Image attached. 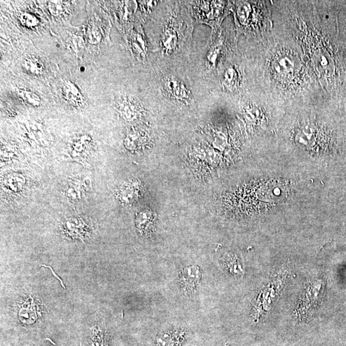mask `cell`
<instances>
[{"mask_svg":"<svg viewBox=\"0 0 346 346\" xmlns=\"http://www.w3.org/2000/svg\"><path fill=\"white\" fill-rule=\"evenodd\" d=\"M225 3L222 1L193 2L192 14L199 24L209 25L215 30L225 13Z\"/></svg>","mask_w":346,"mask_h":346,"instance_id":"1","label":"cell"},{"mask_svg":"<svg viewBox=\"0 0 346 346\" xmlns=\"http://www.w3.org/2000/svg\"><path fill=\"white\" fill-rule=\"evenodd\" d=\"M163 84L164 90L171 99L186 105L193 103V95L182 80L170 76L164 79Z\"/></svg>","mask_w":346,"mask_h":346,"instance_id":"2","label":"cell"},{"mask_svg":"<svg viewBox=\"0 0 346 346\" xmlns=\"http://www.w3.org/2000/svg\"><path fill=\"white\" fill-rule=\"evenodd\" d=\"M160 40V47L164 54L169 55L178 51L181 46V35L178 27L171 21L163 30Z\"/></svg>","mask_w":346,"mask_h":346,"instance_id":"3","label":"cell"},{"mask_svg":"<svg viewBox=\"0 0 346 346\" xmlns=\"http://www.w3.org/2000/svg\"><path fill=\"white\" fill-rule=\"evenodd\" d=\"M117 105L119 112L126 120H137L143 115V106L135 98L130 96L121 97Z\"/></svg>","mask_w":346,"mask_h":346,"instance_id":"4","label":"cell"},{"mask_svg":"<svg viewBox=\"0 0 346 346\" xmlns=\"http://www.w3.org/2000/svg\"><path fill=\"white\" fill-rule=\"evenodd\" d=\"M201 279V272L199 267L190 266L186 267L181 272V286L187 293L193 294L198 289Z\"/></svg>","mask_w":346,"mask_h":346,"instance_id":"5","label":"cell"},{"mask_svg":"<svg viewBox=\"0 0 346 346\" xmlns=\"http://www.w3.org/2000/svg\"><path fill=\"white\" fill-rule=\"evenodd\" d=\"M62 94L65 101L73 107H79L83 105L82 95L77 86L70 81H65L63 84Z\"/></svg>","mask_w":346,"mask_h":346,"instance_id":"6","label":"cell"},{"mask_svg":"<svg viewBox=\"0 0 346 346\" xmlns=\"http://www.w3.org/2000/svg\"><path fill=\"white\" fill-rule=\"evenodd\" d=\"M130 46L133 54L141 59H145L148 51V45L142 32L135 33L131 37Z\"/></svg>","mask_w":346,"mask_h":346,"instance_id":"7","label":"cell"},{"mask_svg":"<svg viewBox=\"0 0 346 346\" xmlns=\"http://www.w3.org/2000/svg\"><path fill=\"white\" fill-rule=\"evenodd\" d=\"M24 66L28 73L34 75L41 74L44 69V65L41 61L34 57L29 58L25 60Z\"/></svg>","mask_w":346,"mask_h":346,"instance_id":"8","label":"cell"},{"mask_svg":"<svg viewBox=\"0 0 346 346\" xmlns=\"http://www.w3.org/2000/svg\"><path fill=\"white\" fill-rule=\"evenodd\" d=\"M222 82H223L224 87L228 88V89H235L238 85L239 82V76L236 69L230 67L227 70L224 72Z\"/></svg>","mask_w":346,"mask_h":346,"instance_id":"9","label":"cell"},{"mask_svg":"<svg viewBox=\"0 0 346 346\" xmlns=\"http://www.w3.org/2000/svg\"><path fill=\"white\" fill-rule=\"evenodd\" d=\"M17 95L25 103L32 106H39L40 100L39 97L32 92V90L26 89H19L17 90Z\"/></svg>","mask_w":346,"mask_h":346,"instance_id":"10","label":"cell"},{"mask_svg":"<svg viewBox=\"0 0 346 346\" xmlns=\"http://www.w3.org/2000/svg\"><path fill=\"white\" fill-rule=\"evenodd\" d=\"M20 19H21L22 24L28 27H35L37 24V20L31 14H22L20 17Z\"/></svg>","mask_w":346,"mask_h":346,"instance_id":"11","label":"cell"},{"mask_svg":"<svg viewBox=\"0 0 346 346\" xmlns=\"http://www.w3.org/2000/svg\"><path fill=\"white\" fill-rule=\"evenodd\" d=\"M50 10L53 14L56 15L61 11L62 7L59 4L51 3L50 4Z\"/></svg>","mask_w":346,"mask_h":346,"instance_id":"12","label":"cell"}]
</instances>
